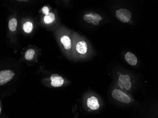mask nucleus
I'll use <instances>...</instances> for the list:
<instances>
[{"mask_svg": "<svg viewBox=\"0 0 158 118\" xmlns=\"http://www.w3.org/2000/svg\"><path fill=\"white\" fill-rule=\"evenodd\" d=\"M41 11L43 14H46V15H47V14L50 13L49 9L48 7L47 6H45L43 7L41 9Z\"/></svg>", "mask_w": 158, "mask_h": 118, "instance_id": "2eb2a0df", "label": "nucleus"}, {"mask_svg": "<svg viewBox=\"0 0 158 118\" xmlns=\"http://www.w3.org/2000/svg\"><path fill=\"white\" fill-rule=\"evenodd\" d=\"M18 22L16 18H12L9 21V28L11 31H15L16 29Z\"/></svg>", "mask_w": 158, "mask_h": 118, "instance_id": "ddd939ff", "label": "nucleus"}, {"mask_svg": "<svg viewBox=\"0 0 158 118\" xmlns=\"http://www.w3.org/2000/svg\"><path fill=\"white\" fill-rule=\"evenodd\" d=\"M14 73L10 70H3L0 72V85L2 86L9 82L14 77Z\"/></svg>", "mask_w": 158, "mask_h": 118, "instance_id": "39448f33", "label": "nucleus"}, {"mask_svg": "<svg viewBox=\"0 0 158 118\" xmlns=\"http://www.w3.org/2000/svg\"><path fill=\"white\" fill-rule=\"evenodd\" d=\"M118 84L121 89L129 91L132 87L130 76L126 74H121L118 79Z\"/></svg>", "mask_w": 158, "mask_h": 118, "instance_id": "f03ea898", "label": "nucleus"}, {"mask_svg": "<svg viewBox=\"0 0 158 118\" xmlns=\"http://www.w3.org/2000/svg\"><path fill=\"white\" fill-rule=\"evenodd\" d=\"M83 19L89 23L92 24L93 25H98L99 21L102 19V18L97 13H89L83 16Z\"/></svg>", "mask_w": 158, "mask_h": 118, "instance_id": "20e7f679", "label": "nucleus"}, {"mask_svg": "<svg viewBox=\"0 0 158 118\" xmlns=\"http://www.w3.org/2000/svg\"><path fill=\"white\" fill-rule=\"evenodd\" d=\"M60 42L66 50H69L71 47V41L69 36L63 35L60 39Z\"/></svg>", "mask_w": 158, "mask_h": 118, "instance_id": "9d476101", "label": "nucleus"}, {"mask_svg": "<svg viewBox=\"0 0 158 118\" xmlns=\"http://www.w3.org/2000/svg\"><path fill=\"white\" fill-rule=\"evenodd\" d=\"M35 55V51L32 49H30L28 50L26 52L25 54V58L26 60L30 61L32 60L34 56Z\"/></svg>", "mask_w": 158, "mask_h": 118, "instance_id": "4468645a", "label": "nucleus"}, {"mask_svg": "<svg viewBox=\"0 0 158 118\" xmlns=\"http://www.w3.org/2000/svg\"><path fill=\"white\" fill-rule=\"evenodd\" d=\"M87 105L92 110H97L99 108L98 99L95 96H92L89 98L87 101Z\"/></svg>", "mask_w": 158, "mask_h": 118, "instance_id": "0eeeda50", "label": "nucleus"}, {"mask_svg": "<svg viewBox=\"0 0 158 118\" xmlns=\"http://www.w3.org/2000/svg\"><path fill=\"white\" fill-rule=\"evenodd\" d=\"M112 97L117 101L125 104H129L131 102L130 96L120 89H114L112 92Z\"/></svg>", "mask_w": 158, "mask_h": 118, "instance_id": "f257e3e1", "label": "nucleus"}, {"mask_svg": "<svg viewBox=\"0 0 158 118\" xmlns=\"http://www.w3.org/2000/svg\"><path fill=\"white\" fill-rule=\"evenodd\" d=\"M50 79L51 80V85L52 87H61L64 84V79L63 77L57 74H52Z\"/></svg>", "mask_w": 158, "mask_h": 118, "instance_id": "423d86ee", "label": "nucleus"}, {"mask_svg": "<svg viewBox=\"0 0 158 118\" xmlns=\"http://www.w3.org/2000/svg\"><path fill=\"white\" fill-rule=\"evenodd\" d=\"M117 18L123 22H127L132 17V13L128 10L120 9L116 11Z\"/></svg>", "mask_w": 158, "mask_h": 118, "instance_id": "7ed1b4c3", "label": "nucleus"}, {"mask_svg": "<svg viewBox=\"0 0 158 118\" xmlns=\"http://www.w3.org/2000/svg\"><path fill=\"white\" fill-rule=\"evenodd\" d=\"M23 29L26 33H30L32 31L33 28L32 23L31 21H27L23 25Z\"/></svg>", "mask_w": 158, "mask_h": 118, "instance_id": "f8f14e48", "label": "nucleus"}, {"mask_svg": "<svg viewBox=\"0 0 158 118\" xmlns=\"http://www.w3.org/2000/svg\"><path fill=\"white\" fill-rule=\"evenodd\" d=\"M125 59L127 63L132 66L137 64L138 60L136 56L131 52H127L125 55Z\"/></svg>", "mask_w": 158, "mask_h": 118, "instance_id": "6e6552de", "label": "nucleus"}, {"mask_svg": "<svg viewBox=\"0 0 158 118\" xmlns=\"http://www.w3.org/2000/svg\"><path fill=\"white\" fill-rule=\"evenodd\" d=\"M76 49L79 54L84 55L87 51V44L84 41L79 42L76 45Z\"/></svg>", "mask_w": 158, "mask_h": 118, "instance_id": "1a4fd4ad", "label": "nucleus"}, {"mask_svg": "<svg viewBox=\"0 0 158 118\" xmlns=\"http://www.w3.org/2000/svg\"><path fill=\"white\" fill-rule=\"evenodd\" d=\"M55 15L54 13L52 12H50L48 14L46 15L44 17V22L46 24H50L52 23L55 21Z\"/></svg>", "mask_w": 158, "mask_h": 118, "instance_id": "9b49d317", "label": "nucleus"}]
</instances>
